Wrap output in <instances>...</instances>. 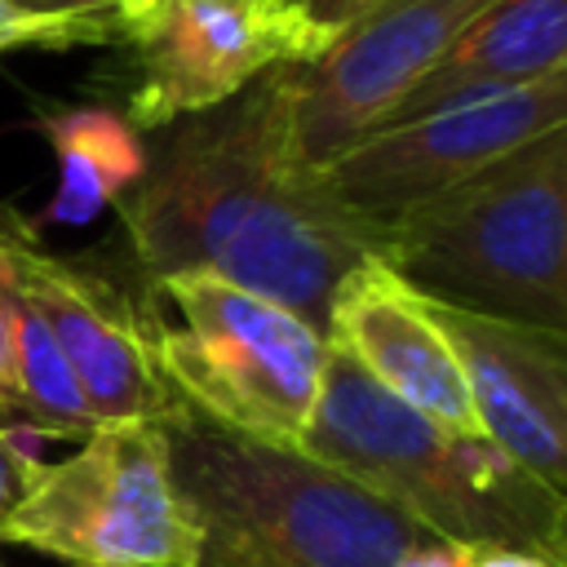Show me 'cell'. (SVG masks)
<instances>
[{
	"label": "cell",
	"instance_id": "obj_5",
	"mask_svg": "<svg viewBox=\"0 0 567 567\" xmlns=\"http://www.w3.org/2000/svg\"><path fill=\"white\" fill-rule=\"evenodd\" d=\"M142 310L173 403L252 439L301 443L328 363L319 328L213 270L155 275Z\"/></svg>",
	"mask_w": 567,
	"mask_h": 567
},
{
	"label": "cell",
	"instance_id": "obj_3",
	"mask_svg": "<svg viewBox=\"0 0 567 567\" xmlns=\"http://www.w3.org/2000/svg\"><path fill=\"white\" fill-rule=\"evenodd\" d=\"M301 447L452 545H509L567 563V492L487 439H461L390 399L328 346Z\"/></svg>",
	"mask_w": 567,
	"mask_h": 567
},
{
	"label": "cell",
	"instance_id": "obj_11",
	"mask_svg": "<svg viewBox=\"0 0 567 567\" xmlns=\"http://www.w3.org/2000/svg\"><path fill=\"white\" fill-rule=\"evenodd\" d=\"M323 337L372 385L447 434L483 439L461 359L430 306L381 257L359 261L328 301Z\"/></svg>",
	"mask_w": 567,
	"mask_h": 567
},
{
	"label": "cell",
	"instance_id": "obj_20",
	"mask_svg": "<svg viewBox=\"0 0 567 567\" xmlns=\"http://www.w3.org/2000/svg\"><path fill=\"white\" fill-rule=\"evenodd\" d=\"M465 567H567V563L532 554V549H509V545H474Z\"/></svg>",
	"mask_w": 567,
	"mask_h": 567
},
{
	"label": "cell",
	"instance_id": "obj_4",
	"mask_svg": "<svg viewBox=\"0 0 567 567\" xmlns=\"http://www.w3.org/2000/svg\"><path fill=\"white\" fill-rule=\"evenodd\" d=\"M377 257L439 306L567 332V124L390 221Z\"/></svg>",
	"mask_w": 567,
	"mask_h": 567
},
{
	"label": "cell",
	"instance_id": "obj_19",
	"mask_svg": "<svg viewBox=\"0 0 567 567\" xmlns=\"http://www.w3.org/2000/svg\"><path fill=\"white\" fill-rule=\"evenodd\" d=\"M474 545H452V540H425L412 545L403 558H394V567H465Z\"/></svg>",
	"mask_w": 567,
	"mask_h": 567
},
{
	"label": "cell",
	"instance_id": "obj_18",
	"mask_svg": "<svg viewBox=\"0 0 567 567\" xmlns=\"http://www.w3.org/2000/svg\"><path fill=\"white\" fill-rule=\"evenodd\" d=\"M22 44H40V49H58L53 44V35L40 27V22H31V18H22V13H13L4 0H0V53H9V49H22Z\"/></svg>",
	"mask_w": 567,
	"mask_h": 567
},
{
	"label": "cell",
	"instance_id": "obj_15",
	"mask_svg": "<svg viewBox=\"0 0 567 567\" xmlns=\"http://www.w3.org/2000/svg\"><path fill=\"white\" fill-rule=\"evenodd\" d=\"M4 4L40 22L58 49H71V44H120L124 22L142 0H4Z\"/></svg>",
	"mask_w": 567,
	"mask_h": 567
},
{
	"label": "cell",
	"instance_id": "obj_1",
	"mask_svg": "<svg viewBox=\"0 0 567 567\" xmlns=\"http://www.w3.org/2000/svg\"><path fill=\"white\" fill-rule=\"evenodd\" d=\"M124 230L151 279L213 270L319 332L337 284L381 252V235L292 164L275 71L168 124L124 204Z\"/></svg>",
	"mask_w": 567,
	"mask_h": 567
},
{
	"label": "cell",
	"instance_id": "obj_13",
	"mask_svg": "<svg viewBox=\"0 0 567 567\" xmlns=\"http://www.w3.org/2000/svg\"><path fill=\"white\" fill-rule=\"evenodd\" d=\"M558 71H567V0H496L461 31L443 62L385 124H403L465 97L523 89Z\"/></svg>",
	"mask_w": 567,
	"mask_h": 567
},
{
	"label": "cell",
	"instance_id": "obj_16",
	"mask_svg": "<svg viewBox=\"0 0 567 567\" xmlns=\"http://www.w3.org/2000/svg\"><path fill=\"white\" fill-rule=\"evenodd\" d=\"M0 430H27V399L18 381V346H13V319L0 292Z\"/></svg>",
	"mask_w": 567,
	"mask_h": 567
},
{
	"label": "cell",
	"instance_id": "obj_10",
	"mask_svg": "<svg viewBox=\"0 0 567 567\" xmlns=\"http://www.w3.org/2000/svg\"><path fill=\"white\" fill-rule=\"evenodd\" d=\"M0 284L53 337L93 421H159L173 399L155 372L146 310L106 275L44 248L35 221L0 199Z\"/></svg>",
	"mask_w": 567,
	"mask_h": 567
},
{
	"label": "cell",
	"instance_id": "obj_17",
	"mask_svg": "<svg viewBox=\"0 0 567 567\" xmlns=\"http://www.w3.org/2000/svg\"><path fill=\"white\" fill-rule=\"evenodd\" d=\"M35 456L18 443V434L13 430H0V532H4V523H9V514H13V505L22 501V492H27V483H31V474H35Z\"/></svg>",
	"mask_w": 567,
	"mask_h": 567
},
{
	"label": "cell",
	"instance_id": "obj_2",
	"mask_svg": "<svg viewBox=\"0 0 567 567\" xmlns=\"http://www.w3.org/2000/svg\"><path fill=\"white\" fill-rule=\"evenodd\" d=\"M159 430L199 527L195 567H394L434 540L301 443L252 439L182 403Z\"/></svg>",
	"mask_w": 567,
	"mask_h": 567
},
{
	"label": "cell",
	"instance_id": "obj_6",
	"mask_svg": "<svg viewBox=\"0 0 567 567\" xmlns=\"http://www.w3.org/2000/svg\"><path fill=\"white\" fill-rule=\"evenodd\" d=\"M71 567H195L199 527L173 483L159 421H102L53 465H35L0 545Z\"/></svg>",
	"mask_w": 567,
	"mask_h": 567
},
{
	"label": "cell",
	"instance_id": "obj_12",
	"mask_svg": "<svg viewBox=\"0 0 567 567\" xmlns=\"http://www.w3.org/2000/svg\"><path fill=\"white\" fill-rule=\"evenodd\" d=\"M430 306L461 359L483 439L567 492V332Z\"/></svg>",
	"mask_w": 567,
	"mask_h": 567
},
{
	"label": "cell",
	"instance_id": "obj_8",
	"mask_svg": "<svg viewBox=\"0 0 567 567\" xmlns=\"http://www.w3.org/2000/svg\"><path fill=\"white\" fill-rule=\"evenodd\" d=\"M328 40L301 0H142L120 40L133 62L124 124L159 133L284 62H310Z\"/></svg>",
	"mask_w": 567,
	"mask_h": 567
},
{
	"label": "cell",
	"instance_id": "obj_14",
	"mask_svg": "<svg viewBox=\"0 0 567 567\" xmlns=\"http://www.w3.org/2000/svg\"><path fill=\"white\" fill-rule=\"evenodd\" d=\"M53 159H58V190L44 213V221L80 226L97 217L106 204H120L142 173H146V146L137 128L124 124V115L106 106H66L40 120Z\"/></svg>",
	"mask_w": 567,
	"mask_h": 567
},
{
	"label": "cell",
	"instance_id": "obj_22",
	"mask_svg": "<svg viewBox=\"0 0 567 567\" xmlns=\"http://www.w3.org/2000/svg\"><path fill=\"white\" fill-rule=\"evenodd\" d=\"M0 567H4V563H0Z\"/></svg>",
	"mask_w": 567,
	"mask_h": 567
},
{
	"label": "cell",
	"instance_id": "obj_9",
	"mask_svg": "<svg viewBox=\"0 0 567 567\" xmlns=\"http://www.w3.org/2000/svg\"><path fill=\"white\" fill-rule=\"evenodd\" d=\"M558 124H567V71L385 124L332 159L319 182L350 217L381 235L416 204L452 190Z\"/></svg>",
	"mask_w": 567,
	"mask_h": 567
},
{
	"label": "cell",
	"instance_id": "obj_21",
	"mask_svg": "<svg viewBox=\"0 0 567 567\" xmlns=\"http://www.w3.org/2000/svg\"><path fill=\"white\" fill-rule=\"evenodd\" d=\"M306 9H310V18L319 22V27H328L332 35L354 18V13H363L368 4H377V0H301Z\"/></svg>",
	"mask_w": 567,
	"mask_h": 567
},
{
	"label": "cell",
	"instance_id": "obj_7",
	"mask_svg": "<svg viewBox=\"0 0 567 567\" xmlns=\"http://www.w3.org/2000/svg\"><path fill=\"white\" fill-rule=\"evenodd\" d=\"M496 0H377L310 62L275 66L292 164L319 177L372 137Z\"/></svg>",
	"mask_w": 567,
	"mask_h": 567
}]
</instances>
